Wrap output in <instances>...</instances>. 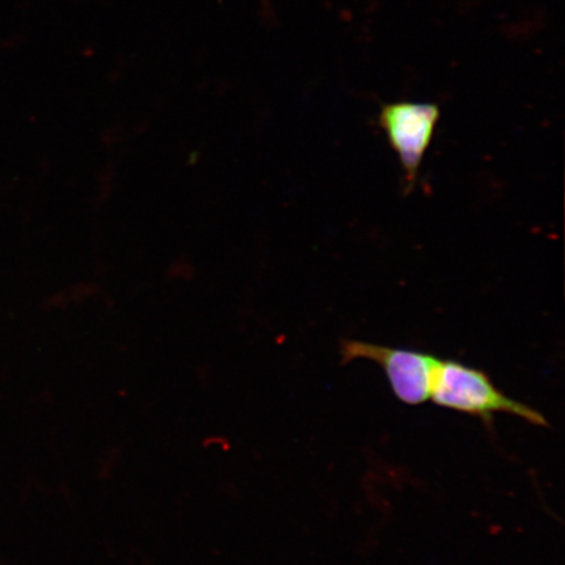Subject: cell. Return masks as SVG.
Segmentation results:
<instances>
[{
    "label": "cell",
    "mask_w": 565,
    "mask_h": 565,
    "mask_svg": "<svg viewBox=\"0 0 565 565\" xmlns=\"http://www.w3.org/2000/svg\"><path fill=\"white\" fill-rule=\"evenodd\" d=\"M440 109L436 104L402 102L383 106L380 125L398 154L406 181L414 183L433 141Z\"/></svg>",
    "instance_id": "obj_3"
},
{
    "label": "cell",
    "mask_w": 565,
    "mask_h": 565,
    "mask_svg": "<svg viewBox=\"0 0 565 565\" xmlns=\"http://www.w3.org/2000/svg\"><path fill=\"white\" fill-rule=\"evenodd\" d=\"M429 399L443 408L476 416L491 426L497 414H510L536 427H548L547 419L535 408L508 397L483 371L456 362H437Z\"/></svg>",
    "instance_id": "obj_1"
},
{
    "label": "cell",
    "mask_w": 565,
    "mask_h": 565,
    "mask_svg": "<svg viewBox=\"0 0 565 565\" xmlns=\"http://www.w3.org/2000/svg\"><path fill=\"white\" fill-rule=\"evenodd\" d=\"M341 356L342 364L364 359L380 365L395 397L412 406L429 399L435 366L439 362V359L426 352L385 348L355 339L342 342Z\"/></svg>",
    "instance_id": "obj_2"
}]
</instances>
